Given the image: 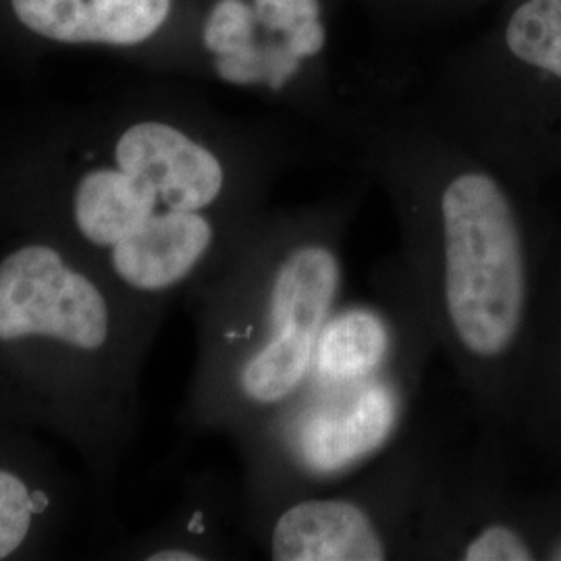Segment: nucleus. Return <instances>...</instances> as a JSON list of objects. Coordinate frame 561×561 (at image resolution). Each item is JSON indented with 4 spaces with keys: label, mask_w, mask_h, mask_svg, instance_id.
Segmentation results:
<instances>
[{
    "label": "nucleus",
    "mask_w": 561,
    "mask_h": 561,
    "mask_svg": "<svg viewBox=\"0 0 561 561\" xmlns=\"http://www.w3.org/2000/svg\"><path fill=\"white\" fill-rule=\"evenodd\" d=\"M259 18L243 0H221L204 25V46L215 57H229L254 46Z\"/></svg>",
    "instance_id": "obj_11"
},
{
    "label": "nucleus",
    "mask_w": 561,
    "mask_h": 561,
    "mask_svg": "<svg viewBox=\"0 0 561 561\" xmlns=\"http://www.w3.org/2000/svg\"><path fill=\"white\" fill-rule=\"evenodd\" d=\"M25 27L50 41L131 46L169 18L171 0H13Z\"/></svg>",
    "instance_id": "obj_7"
},
{
    "label": "nucleus",
    "mask_w": 561,
    "mask_h": 561,
    "mask_svg": "<svg viewBox=\"0 0 561 561\" xmlns=\"http://www.w3.org/2000/svg\"><path fill=\"white\" fill-rule=\"evenodd\" d=\"M259 23L268 32L289 34L306 21L321 20L319 0H254Z\"/></svg>",
    "instance_id": "obj_12"
},
{
    "label": "nucleus",
    "mask_w": 561,
    "mask_h": 561,
    "mask_svg": "<svg viewBox=\"0 0 561 561\" xmlns=\"http://www.w3.org/2000/svg\"><path fill=\"white\" fill-rule=\"evenodd\" d=\"M354 202L264 215L196 304L198 362L183 421L236 445L306 379L345 291Z\"/></svg>",
    "instance_id": "obj_2"
},
{
    "label": "nucleus",
    "mask_w": 561,
    "mask_h": 561,
    "mask_svg": "<svg viewBox=\"0 0 561 561\" xmlns=\"http://www.w3.org/2000/svg\"><path fill=\"white\" fill-rule=\"evenodd\" d=\"M449 442L437 422L414 416L366 470L243 520V535L273 561L416 560L424 503Z\"/></svg>",
    "instance_id": "obj_6"
},
{
    "label": "nucleus",
    "mask_w": 561,
    "mask_h": 561,
    "mask_svg": "<svg viewBox=\"0 0 561 561\" xmlns=\"http://www.w3.org/2000/svg\"><path fill=\"white\" fill-rule=\"evenodd\" d=\"M512 55L561 80V0H528L510 20Z\"/></svg>",
    "instance_id": "obj_10"
},
{
    "label": "nucleus",
    "mask_w": 561,
    "mask_h": 561,
    "mask_svg": "<svg viewBox=\"0 0 561 561\" xmlns=\"http://www.w3.org/2000/svg\"><path fill=\"white\" fill-rule=\"evenodd\" d=\"M439 354L400 252L377 262L368 294L341 301L296 396L238 443L243 520L333 489L382 458L416 416Z\"/></svg>",
    "instance_id": "obj_1"
},
{
    "label": "nucleus",
    "mask_w": 561,
    "mask_h": 561,
    "mask_svg": "<svg viewBox=\"0 0 561 561\" xmlns=\"http://www.w3.org/2000/svg\"><path fill=\"white\" fill-rule=\"evenodd\" d=\"M48 472L0 431V561L30 553L53 512Z\"/></svg>",
    "instance_id": "obj_8"
},
{
    "label": "nucleus",
    "mask_w": 561,
    "mask_h": 561,
    "mask_svg": "<svg viewBox=\"0 0 561 561\" xmlns=\"http://www.w3.org/2000/svg\"><path fill=\"white\" fill-rule=\"evenodd\" d=\"M327 41V32L322 27L321 20L306 21L298 27H294L289 34H285V44L298 59L306 60L317 57Z\"/></svg>",
    "instance_id": "obj_13"
},
{
    "label": "nucleus",
    "mask_w": 561,
    "mask_h": 561,
    "mask_svg": "<svg viewBox=\"0 0 561 561\" xmlns=\"http://www.w3.org/2000/svg\"><path fill=\"white\" fill-rule=\"evenodd\" d=\"M547 560L561 561V539H558V541L549 547Z\"/></svg>",
    "instance_id": "obj_14"
},
{
    "label": "nucleus",
    "mask_w": 561,
    "mask_h": 561,
    "mask_svg": "<svg viewBox=\"0 0 561 561\" xmlns=\"http://www.w3.org/2000/svg\"><path fill=\"white\" fill-rule=\"evenodd\" d=\"M241 510L229 503L217 484H196V491L181 503L175 516L144 547L141 558L150 561H202L229 558L231 537L225 530L227 516Z\"/></svg>",
    "instance_id": "obj_9"
},
{
    "label": "nucleus",
    "mask_w": 561,
    "mask_h": 561,
    "mask_svg": "<svg viewBox=\"0 0 561 561\" xmlns=\"http://www.w3.org/2000/svg\"><path fill=\"white\" fill-rule=\"evenodd\" d=\"M400 256L439 356L486 416L512 401L533 310V254L507 185L470 161L391 164Z\"/></svg>",
    "instance_id": "obj_4"
},
{
    "label": "nucleus",
    "mask_w": 561,
    "mask_h": 561,
    "mask_svg": "<svg viewBox=\"0 0 561 561\" xmlns=\"http://www.w3.org/2000/svg\"><path fill=\"white\" fill-rule=\"evenodd\" d=\"M264 213L241 201L221 154L180 125L144 119L113 146V164L76 181L53 236L154 324L233 259Z\"/></svg>",
    "instance_id": "obj_3"
},
{
    "label": "nucleus",
    "mask_w": 561,
    "mask_h": 561,
    "mask_svg": "<svg viewBox=\"0 0 561 561\" xmlns=\"http://www.w3.org/2000/svg\"><path fill=\"white\" fill-rule=\"evenodd\" d=\"M157 324L48 233L0 254V403L59 421L113 403L136 373Z\"/></svg>",
    "instance_id": "obj_5"
}]
</instances>
